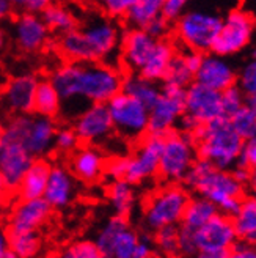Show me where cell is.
<instances>
[{"label":"cell","instance_id":"cell-35","mask_svg":"<svg viewBox=\"0 0 256 258\" xmlns=\"http://www.w3.org/2000/svg\"><path fill=\"white\" fill-rule=\"evenodd\" d=\"M229 123L234 127V131L244 139H253L256 134V109L254 106L245 104L242 106L234 115L229 117Z\"/></svg>","mask_w":256,"mask_h":258},{"label":"cell","instance_id":"cell-1","mask_svg":"<svg viewBox=\"0 0 256 258\" xmlns=\"http://www.w3.org/2000/svg\"><path fill=\"white\" fill-rule=\"evenodd\" d=\"M61 101H87L96 104H106L115 95L121 92V73L104 61L60 64L50 76Z\"/></svg>","mask_w":256,"mask_h":258},{"label":"cell","instance_id":"cell-17","mask_svg":"<svg viewBox=\"0 0 256 258\" xmlns=\"http://www.w3.org/2000/svg\"><path fill=\"white\" fill-rule=\"evenodd\" d=\"M52 216V208L44 199L21 200L13 206L8 217V231H36Z\"/></svg>","mask_w":256,"mask_h":258},{"label":"cell","instance_id":"cell-33","mask_svg":"<svg viewBox=\"0 0 256 258\" xmlns=\"http://www.w3.org/2000/svg\"><path fill=\"white\" fill-rule=\"evenodd\" d=\"M129 227V222H127V217L123 216H112L109 221L102 225V228L99 230V233L95 239V244L99 250V253L102 256L109 258L110 249H112V244L113 241L117 239V236L121 233L124 228Z\"/></svg>","mask_w":256,"mask_h":258},{"label":"cell","instance_id":"cell-56","mask_svg":"<svg viewBox=\"0 0 256 258\" xmlns=\"http://www.w3.org/2000/svg\"><path fill=\"white\" fill-rule=\"evenodd\" d=\"M2 258H19V256H18V255H16L15 252H11V250H8V252H7V253H5V255L2 256Z\"/></svg>","mask_w":256,"mask_h":258},{"label":"cell","instance_id":"cell-14","mask_svg":"<svg viewBox=\"0 0 256 258\" xmlns=\"http://www.w3.org/2000/svg\"><path fill=\"white\" fill-rule=\"evenodd\" d=\"M72 129L77 134L79 142H83L85 145L102 144L113 133V124L107 104L96 102V104L87 106L77 115Z\"/></svg>","mask_w":256,"mask_h":258},{"label":"cell","instance_id":"cell-29","mask_svg":"<svg viewBox=\"0 0 256 258\" xmlns=\"http://www.w3.org/2000/svg\"><path fill=\"white\" fill-rule=\"evenodd\" d=\"M107 197L117 216L127 217L134 211L135 206L134 184L126 181V179H115V181H112L107 190Z\"/></svg>","mask_w":256,"mask_h":258},{"label":"cell","instance_id":"cell-41","mask_svg":"<svg viewBox=\"0 0 256 258\" xmlns=\"http://www.w3.org/2000/svg\"><path fill=\"white\" fill-rule=\"evenodd\" d=\"M242 93L247 98H254L256 93V63L250 61L240 73V87Z\"/></svg>","mask_w":256,"mask_h":258},{"label":"cell","instance_id":"cell-6","mask_svg":"<svg viewBox=\"0 0 256 258\" xmlns=\"http://www.w3.org/2000/svg\"><path fill=\"white\" fill-rule=\"evenodd\" d=\"M57 126L54 118L43 115H18L2 133L19 140L33 158H41L54 148Z\"/></svg>","mask_w":256,"mask_h":258},{"label":"cell","instance_id":"cell-50","mask_svg":"<svg viewBox=\"0 0 256 258\" xmlns=\"http://www.w3.org/2000/svg\"><path fill=\"white\" fill-rule=\"evenodd\" d=\"M183 55H184V60H186V64L189 67V70L194 73V76H195V73H197V70L200 67V63H201L203 54L201 52H195V50H190V52L183 54Z\"/></svg>","mask_w":256,"mask_h":258},{"label":"cell","instance_id":"cell-7","mask_svg":"<svg viewBox=\"0 0 256 258\" xmlns=\"http://www.w3.org/2000/svg\"><path fill=\"white\" fill-rule=\"evenodd\" d=\"M197 159L194 139L181 131H170L162 136L159 158V175L167 183H181Z\"/></svg>","mask_w":256,"mask_h":258},{"label":"cell","instance_id":"cell-12","mask_svg":"<svg viewBox=\"0 0 256 258\" xmlns=\"http://www.w3.org/2000/svg\"><path fill=\"white\" fill-rule=\"evenodd\" d=\"M162 150V136L148 134L142 139L132 156H127L124 179L131 184H142L154 178L159 172V158Z\"/></svg>","mask_w":256,"mask_h":258},{"label":"cell","instance_id":"cell-9","mask_svg":"<svg viewBox=\"0 0 256 258\" xmlns=\"http://www.w3.org/2000/svg\"><path fill=\"white\" fill-rule=\"evenodd\" d=\"M107 104L113 131L126 139H142L148 134L149 109L123 92L115 95Z\"/></svg>","mask_w":256,"mask_h":258},{"label":"cell","instance_id":"cell-52","mask_svg":"<svg viewBox=\"0 0 256 258\" xmlns=\"http://www.w3.org/2000/svg\"><path fill=\"white\" fill-rule=\"evenodd\" d=\"M13 11V5L10 0H0V21L8 18Z\"/></svg>","mask_w":256,"mask_h":258},{"label":"cell","instance_id":"cell-13","mask_svg":"<svg viewBox=\"0 0 256 258\" xmlns=\"http://www.w3.org/2000/svg\"><path fill=\"white\" fill-rule=\"evenodd\" d=\"M197 250L228 253L237 242L231 216L217 213L212 219L194 231Z\"/></svg>","mask_w":256,"mask_h":258},{"label":"cell","instance_id":"cell-40","mask_svg":"<svg viewBox=\"0 0 256 258\" xmlns=\"http://www.w3.org/2000/svg\"><path fill=\"white\" fill-rule=\"evenodd\" d=\"M79 137L74 133L72 127H60L55 131L54 137V148L61 153H72L79 147Z\"/></svg>","mask_w":256,"mask_h":258},{"label":"cell","instance_id":"cell-34","mask_svg":"<svg viewBox=\"0 0 256 258\" xmlns=\"http://www.w3.org/2000/svg\"><path fill=\"white\" fill-rule=\"evenodd\" d=\"M154 247L165 258L179 256V225H167L154 231Z\"/></svg>","mask_w":256,"mask_h":258},{"label":"cell","instance_id":"cell-31","mask_svg":"<svg viewBox=\"0 0 256 258\" xmlns=\"http://www.w3.org/2000/svg\"><path fill=\"white\" fill-rule=\"evenodd\" d=\"M60 106H61V99L54 85L50 84V81L38 82L35 90L33 110L38 115H43V117L54 118L60 110Z\"/></svg>","mask_w":256,"mask_h":258},{"label":"cell","instance_id":"cell-20","mask_svg":"<svg viewBox=\"0 0 256 258\" xmlns=\"http://www.w3.org/2000/svg\"><path fill=\"white\" fill-rule=\"evenodd\" d=\"M75 181L69 169L63 165H50L43 199L52 210H61L74 200Z\"/></svg>","mask_w":256,"mask_h":258},{"label":"cell","instance_id":"cell-18","mask_svg":"<svg viewBox=\"0 0 256 258\" xmlns=\"http://www.w3.org/2000/svg\"><path fill=\"white\" fill-rule=\"evenodd\" d=\"M195 82L212 88L215 92H223L228 87L234 85L236 73L225 57L217 54H208L201 57V63L194 76Z\"/></svg>","mask_w":256,"mask_h":258},{"label":"cell","instance_id":"cell-24","mask_svg":"<svg viewBox=\"0 0 256 258\" xmlns=\"http://www.w3.org/2000/svg\"><path fill=\"white\" fill-rule=\"evenodd\" d=\"M50 172V164L44 159H33L27 172L24 173L16 187L21 200L43 199L47 178Z\"/></svg>","mask_w":256,"mask_h":258},{"label":"cell","instance_id":"cell-5","mask_svg":"<svg viewBox=\"0 0 256 258\" xmlns=\"http://www.w3.org/2000/svg\"><path fill=\"white\" fill-rule=\"evenodd\" d=\"M190 196L186 187L170 183L151 194L143 208V219L149 230L156 231L167 225H179Z\"/></svg>","mask_w":256,"mask_h":258},{"label":"cell","instance_id":"cell-2","mask_svg":"<svg viewBox=\"0 0 256 258\" xmlns=\"http://www.w3.org/2000/svg\"><path fill=\"white\" fill-rule=\"evenodd\" d=\"M186 189L212 202L219 213L233 216L242 199L245 197V186L239 183L231 170L215 169L204 159H195L184 176Z\"/></svg>","mask_w":256,"mask_h":258},{"label":"cell","instance_id":"cell-21","mask_svg":"<svg viewBox=\"0 0 256 258\" xmlns=\"http://www.w3.org/2000/svg\"><path fill=\"white\" fill-rule=\"evenodd\" d=\"M38 79L33 74H21L10 79L4 87V101L10 110L27 115L33 110L35 90Z\"/></svg>","mask_w":256,"mask_h":258},{"label":"cell","instance_id":"cell-25","mask_svg":"<svg viewBox=\"0 0 256 258\" xmlns=\"http://www.w3.org/2000/svg\"><path fill=\"white\" fill-rule=\"evenodd\" d=\"M175 54H176L175 47L168 40H165V38L157 40L154 44V49H152V52L149 54L146 63L143 64V68L137 74L143 76L145 79L152 81V82L162 81Z\"/></svg>","mask_w":256,"mask_h":258},{"label":"cell","instance_id":"cell-39","mask_svg":"<svg viewBox=\"0 0 256 258\" xmlns=\"http://www.w3.org/2000/svg\"><path fill=\"white\" fill-rule=\"evenodd\" d=\"M245 104V95L242 90L236 85L228 87L223 92H220V106H222V115L229 118L234 115L242 106Z\"/></svg>","mask_w":256,"mask_h":258},{"label":"cell","instance_id":"cell-43","mask_svg":"<svg viewBox=\"0 0 256 258\" xmlns=\"http://www.w3.org/2000/svg\"><path fill=\"white\" fill-rule=\"evenodd\" d=\"M109 16L112 18H121L126 16L129 8L137 2V0H98Z\"/></svg>","mask_w":256,"mask_h":258},{"label":"cell","instance_id":"cell-3","mask_svg":"<svg viewBox=\"0 0 256 258\" xmlns=\"http://www.w3.org/2000/svg\"><path fill=\"white\" fill-rule=\"evenodd\" d=\"M120 43V30L112 21L96 18L83 29H74L61 35L58 43L61 54L75 63L104 61L113 55Z\"/></svg>","mask_w":256,"mask_h":258},{"label":"cell","instance_id":"cell-60","mask_svg":"<svg viewBox=\"0 0 256 258\" xmlns=\"http://www.w3.org/2000/svg\"><path fill=\"white\" fill-rule=\"evenodd\" d=\"M93 2H96V0H93Z\"/></svg>","mask_w":256,"mask_h":258},{"label":"cell","instance_id":"cell-4","mask_svg":"<svg viewBox=\"0 0 256 258\" xmlns=\"http://www.w3.org/2000/svg\"><path fill=\"white\" fill-rule=\"evenodd\" d=\"M200 159L208 161L215 169L231 170L240 153L242 139L226 117H217L201 124L192 136Z\"/></svg>","mask_w":256,"mask_h":258},{"label":"cell","instance_id":"cell-55","mask_svg":"<svg viewBox=\"0 0 256 258\" xmlns=\"http://www.w3.org/2000/svg\"><path fill=\"white\" fill-rule=\"evenodd\" d=\"M5 44H7V35L0 30V50H4Z\"/></svg>","mask_w":256,"mask_h":258},{"label":"cell","instance_id":"cell-42","mask_svg":"<svg viewBox=\"0 0 256 258\" xmlns=\"http://www.w3.org/2000/svg\"><path fill=\"white\" fill-rule=\"evenodd\" d=\"M236 165L239 167H245L248 170H253L256 165V140L253 139H247L242 144L240 153L237 156Z\"/></svg>","mask_w":256,"mask_h":258},{"label":"cell","instance_id":"cell-15","mask_svg":"<svg viewBox=\"0 0 256 258\" xmlns=\"http://www.w3.org/2000/svg\"><path fill=\"white\" fill-rule=\"evenodd\" d=\"M33 156L25 150L19 140L2 133L0 137V175L10 190H15L24 173L27 172Z\"/></svg>","mask_w":256,"mask_h":258},{"label":"cell","instance_id":"cell-22","mask_svg":"<svg viewBox=\"0 0 256 258\" xmlns=\"http://www.w3.org/2000/svg\"><path fill=\"white\" fill-rule=\"evenodd\" d=\"M156 41V38H152L146 30L131 29L123 36L121 43V55L126 67L138 73L154 49Z\"/></svg>","mask_w":256,"mask_h":258},{"label":"cell","instance_id":"cell-59","mask_svg":"<svg viewBox=\"0 0 256 258\" xmlns=\"http://www.w3.org/2000/svg\"><path fill=\"white\" fill-rule=\"evenodd\" d=\"M101 258H106V256H101Z\"/></svg>","mask_w":256,"mask_h":258},{"label":"cell","instance_id":"cell-51","mask_svg":"<svg viewBox=\"0 0 256 258\" xmlns=\"http://www.w3.org/2000/svg\"><path fill=\"white\" fill-rule=\"evenodd\" d=\"M226 253L220 252H206V250H197L194 255H190L189 258H225Z\"/></svg>","mask_w":256,"mask_h":258},{"label":"cell","instance_id":"cell-54","mask_svg":"<svg viewBox=\"0 0 256 258\" xmlns=\"http://www.w3.org/2000/svg\"><path fill=\"white\" fill-rule=\"evenodd\" d=\"M8 194H10V189H8V186L5 183V179L2 178V175H0V205L7 200Z\"/></svg>","mask_w":256,"mask_h":258},{"label":"cell","instance_id":"cell-45","mask_svg":"<svg viewBox=\"0 0 256 258\" xmlns=\"http://www.w3.org/2000/svg\"><path fill=\"white\" fill-rule=\"evenodd\" d=\"M190 0H163L162 16L168 21H176L183 15Z\"/></svg>","mask_w":256,"mask_h":258},{"label":"cell","instance_id":"cell-58","mask_svg":"<svg viewBox=\"0 0 256 258\" xmlns=\"http://www.w3.org/2000/svg\"><path fill=\"white\" fill-rule=\"evenodd\" d=\"M2 129H4V127H2V126H0V137H2Z\"/></svg>","mask_w":256,"mask_h":258},{"label":"cell","instance_id":"cell-26","mask_svg":"<svg viewBox=\"0 0 256 258\" xmlns=\"http://www.w3.org/2000/svg\"><path fill=\"white\" fill-rule=\"evenodd\" d=\"M237 241L253 244L256 239V200L244 197L236 213L231 216Z\"/></svg>","mask_w":256,"mask_h":258},{"label":"cell","instance_id":"cell-11","mask_svg":"<svg viewBox=\"0 0 256 258\" xmlns=\"http://www.w3.org/2000/svg\"><path fill=\"white\" fill-rule=\"evenodd\" d=\"M186 88L165 84L160 88L157 101L149 107L148 113V134L165 136L173 131L178 120L184 113Z\"/></svg>","mask_w":256,"mask_h":258},{"label":"cell","instance_id":"cell-48","mask_svg":"<svg viewBox=\"0 0 256 258\" xmlns=\"http://www.w3.org/2000/svg\"><path fill=\"white\" fill-rule=\"evenodd\" d=\"M168 19H165L162 15L157 16L156 19H152L146 27L143 30H146L152 38H156V40H162V38H165V35H167L168 32Z\"/></svg>","mask_w":256,"mask_h":258},{"label":"cell","instance_id":"cell-27","mask_svg":"<svg viewBox=\"0 0 256 258\" xmlns=\"http://www.w3.org/2000/svg\"><path fill=\"white\" fill-rule=\"evenodd\" d=\"M217 213H219L217 206L208 199H204L201 196L190 197L186 205V210H184L179 227L195 231L197 228L206 224L209 219H212Z\"/></svg>","mask_w":256,"mask_h":258},{"label":"cell","instance_id":"cell-30","mask_svg":"<svg viewBox=\"0 0 256 258\" xmlns=\"http://www.w3.org/2000/svg\"><path fill=\"white\" fill-rule=\"evenodd\" d=\"M41 19L49 32H55L60 35H65L77 27V19L72 15V11L57 4H50L46 7L41 11Z\"/></svg>","mask_w":256,"mask_h":258},{"label":"cell","instance_id":"cell-53","mask_svg":"<svg viewBox=\"0 0 256 258\" xmlns=\"http://www.w3.org/2000/svg\"><path fill=\"white\" fill-rule=\"evenodd\" d=\"M8 250H10L8 236H7V233H2V231H0V258H2Z\"/></svg>","mask_w":256,"mask_h":258},{"label":"cell","instance_id":"cell-37","mask_svg":"<svg viewBox=\"0 0 256 258\" xmlns=\"http://www.w3.org/2000/svg\"><path fill=\"white\" fill-rule=\"evenodd\" d=\"M138 242V233L131 227L124 228L113 241L109 258H132L134 250Z\"/></svg>","mask_w":256,"mask_h":258},{"label":"cell","instance_id":"cell-19","mask_svg":"<svg viewBox=\"0 0 256 258\" xmlns=\"http://www.w3.org/2000/svg\"><path fill=\"white\" fill-rule=\"evenodd\" d=\"M106 156L95 145L77 147L71 153L69 172L74 178L92 184L102 178L106 170Z\"/></svg>","mask_w":256,"mask_h":258},{"label":"cell","instance_id":"cell-10","mask_svg":"<svg viewBox=\"0 0 256 258\" xmlns=\"http://www.w3.org/2000/svg\"><path fill=\"white\" fill-rule=\"evenodd\" d=\"M254 32V19L248 11L237 8L228 13V16L222 19L219 35L212 44V52L217 55H233L245 49Z\"/></svg>","mask_w":256,"mask_h":258},{"label":"cell","instance_id":"cell-44","mask_svg":"<svg viewBox=\"0 0 256 258\" xmlns=\"http://www.w3.org/2000/svg\"><path fill=\"white\" fill-rule=\"evenodd\" d=\"M126 169H127V156H117L106 162L104 175H107L112 181H115V179H124Z\"/></svg>","mask_w":256,"mask_h":258},{"label":"cell","instance_id":"cell-36","mask_svg":"<svg viewBox=\"0 0 256 258\" xmlns=\"http://www.w3.org/2000/svg\"><path fill=\"white\" fill-rule=\"evenodd\" d=\"M163 81H165V84L183 87V88H186L187 85L192 84V81H194V73H192L186 64L183 54L173 55V58L168 64V70L165 73Z\"/></svg>","mask_w":256,"mask_h":258},{"label":"cell","instance_id":"cell-23","mask_svg":"<svg viewBox=\"0 0 256 258\" xmlns=\"http://www.w3.org/2000/svg\"><path fill=\"white\" fill-rule=\"evenodd\" d=\"M49 30L41 16L22 13L15 22V40L24 52H36L47 43Z\"/></svg>","mask_w":256,"mask_h":258},{"label":"cell","instance_id":"cell-8","mask_svg":"<svg viewBox=\"0 0 256 258\" xmlns=\"http://www.w3.org/2000/svg\"><path fill=\"white\" fill-rule=\"evenodd\" d=\"M222 19L208 11H189L183 13L176 19V35L189 50L206 52L219 35Z\"/></svg>","mask_w":256,"mask_h":258},{"label":"cell","instance_id":"cell-32","mask_svg":"<svg viewBox=\"0 0 256 258\" xmlns=\"http://www.w3.org/2000/svg\"><path fill=\"white\" fill-rule=\"evenodd\" d=\"M8 246L19 258H33L41 250V238L36 231H8Z\"/></svg>","mask_w":256,"mask_h":258},{"label":"cell","instance_id":"cell-57","mask_svg":"<svg viewBox=\"0 0 256 258\" xmlns=\"http://www.w3.org/2000/svg\"><path fill=\"white\" fill-rule=\"evenodd\" d=\"M44 258H58V255H47V256H44Z\"/></svg>","mask_w":256,"mask_h":258},{"label":"cell","instance_id":"cell-47","mask_svg":"<svg viewBox=\"0 0 256 258\" xmlns=\"http://www.w3.org/2000/svg\"><path fill=\"white\" fill-rule=\"evenodd\" d=\"M156 253L154 241L148 235H138V242L134 250L132 258H152Z\"/></svg>","mask_w":256,"mask_h":258},{"label":"cell","instance_id":"cell-49","mask_svg":"<svg viewBox=\"0 0 256 258\" xmlns=\"http://www.w3.org/2000/svg\"><path fill=\"white\" fill-rule=\"evenodd\" d=\"M225 258H256V252L251 244L237 241L234 244V247L226 253Z\"/></svg>","mask_w":256,"mask_h":258},{"label":"cell","instance_id":"cell-28","mask_svg":"<svg viewBox=\"0 0 256 258\" xmlns=\"http://www.w3.org/2000/svg\"><path fill=\"white\" fill-rule=\"evenodd\" d=\"M121 92L140 101L143 106H146L149 109L157 101V98L160 95V88L157 87L156 82L148 81L143 76L135 73L127 77H123Z\"/></svg>","mask_w":256,"mask_h":258},{"label":"cell","instance_id":"cell-46","mask_svg":"<svg viewBox=\"0 0 256 258\" xmlns=\"http://www.w3.org/2000/svg\"><path fill=\"white\" fill-rule=\"evenodd\" d=\"M13 8H19L22 13H41L46 7L54 4V0H10Z\"/></svg>","mask_w":256,"mask_h":258},{"label":"cell","instance_id":"cell-38","mask_svg":"<svg viewBox=\"0 0 256 258\" xmlns=\"http://www.w3.org/2000/svg\"><path fill=\"white\" fill-rule=\"evenodd\" d=\"M102 255L99 253L95 241L90 239H79L74 241L65 249H61L58 253V258H101Z\"/></svg>","mask_w":256,"mask_h":258},{"label":"cell","instance_id":"cell-16","mask_svg":"<svg viewBox=\"0 0 256 258\" xmlns=\"http://www.w3.org/2000/svg\"><path fill=\"white\" fill-rule=\"evenodd\" d=\"M184 112L195 118L200 124L215 120L222 115L220 106V92L194 82L186 87L184 96Z\"/></svg>","mask_w":256,"mask_h":258}]
</instances>
